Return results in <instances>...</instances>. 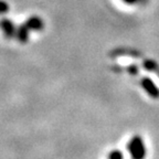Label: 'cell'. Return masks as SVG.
Returning a JSON list of instances; mask_svg holds the SVG:
<instances>
[{"label":"cell","mask_w":159,"mask_h":159,"mask_svg":"<svg viewBox=\"0 0 159 159\" xmlns=\"http://www.w3.org/2000/svg\"><path fill=\"white\" fill-rule=\"evenodd\" d=\"M44 27V22L43 20L39 17V16H32L28 20H25L22 25H20L17 29V34L16 38L19 42L25 43L28 42L30 37V32L31 31H41Z\"/></svg>","instance_id":"6da1fadb"},{"label":"cell","mask_w":159,"mask_h":159,"mask_svg":"<svg viewBox=\"0 0 159 159\" xmlns=\"http://www.w3.org/2000/svg\"><path fill=\"white\" fill-rule=\"evenodd\" d=\"M128 152L133 159H144L146 155V148L140 137H134L128 144Z\"/></svg>","instance_id":"7a4b0ae2"},{"label":"cell","mask_w":159,"mask_h":159,"mask_svg":"<svg viewBox=\"0 0 159 159\" xmlns=\"http://www.w3.org/2000/svg\"><path fill=\"white\" fill-rule=\"evenodd\" d=\"M0 29L2 30L6 38H8V39H11L17 34V28H16L15 23L9 19L0 20Z\"/></svg>","instance_id":"3957f363"},{"label":"cell","mask_w":159,"mask_h":159,"mask_svg":"<svg viewBox=\"0 0 159 159\" xmlns=\"http://www.w3.org/2000/svg\"><path fill=\"white\" fill-rule=\"evenodd\" d=\"M8 11H9V5L3 0H0V15H3Z\"/></svg>","instance_id":"277c9868"},{"label":"cell","mask_w":159,"mask_h":159,"mask_svg":"<svg viewBox=\"0 0 159 159\" xmlns=\"http://www.w3.org/2000/svg\"><path fill=\"white\" fill-rule=\"evenodd\" d=\"M108 159H123V155L118 150H115V152H112L109 154Z\"/></svg>","instance_id":"5b68a950"},{"label":"cell","mask_w":159,"mask_h":159,"mask_svg":"<svg viewBox=\"0 0 159 159\" xmlns=\"http://www.w3.org/2000/svg\"><path fill=\"white\" fill-rule=\"evenodd\" d=\"M123 1L126 2V3H128V5H136V3L140 2L142 0H123Z\"/></svg>","instance_id":"8992f818"}]
</instances>
